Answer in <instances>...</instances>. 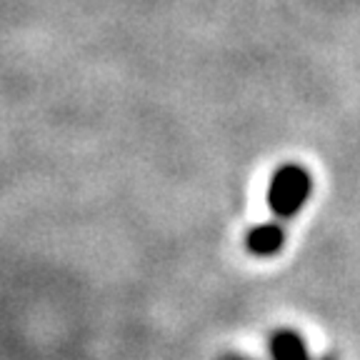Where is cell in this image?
<instances>
[{"label":"cell","mask_w":360,"mask_h":360,"mask_svg":"<svg viewBox=\"0 0 360 360\" xmlns=\"http://www.w3.org/2000/svg\"><path fill=\"white\" fill-rule=\"evenodd\" d=\"M310 188H313V180H310V173L305 168L292 163L278 168L268 188V205L273 215L281 220L292 218L305 205Z\"/></svg>","instance_id":"6da1fadb"},{"label":"cell","mask_w":360,"mask_h":360,"mask_svg":"<svg viewBox=\"0 0 360 360\" xmlns=\"http://www.w3.org/2000/svg\"><path fill=\"white\" fill-rule=\"evenodd\" d=\"M283 243H285V231L281 228V223L255 225L245 238V248L258 258H270V255L281 253Z\"/></svg>","instance_id":"7a4b0ae2"},{"label":"cell","mask_w":360,"mask_h":360,"mask_svg":"<svg viewBox=\"0 0 360 360\" xmlns=\"http://www.w3.org/2000/svg\"><path fill=\"white\" fill-rule=\"evenodd\" d=\"M270 358L273 360H313L303 338L292 330H276L270 335ZM330 360V358H326Z\"/></svg>","instance_id":"3957f363"},{"label":"cell","mask_w":360,"mask_h":360,"mask_svg":"<svg viewBox=\"0 0 360 360\" xmlns=\"http://www.w3.org/2000/svg\"><path fill=\"white\" fill-rule=\"evenodd\" d=\"M223 360H250V358H240V355H228V358H223Z\"/></svg>","instance_id":"277c9868"}]
</instances>
